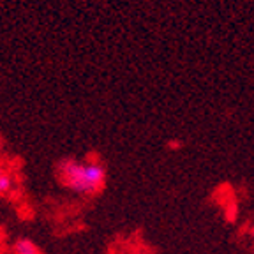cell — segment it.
<instances>
[{"label": "cell", "mask_w": 254, "mask_h": 254, "mask_svg": "<svg viewBox=\"0 0 254 254\" xmlns=\"http://www.w3.org/2000/svg\"><path fill=\"white\" fill-rule=\"evenodd\" d=\"M59 179L76 194H95L104 187L106 170L97 161L65 159L59 164Z\"/></svg>", "instance_id": "obj_1"}, {"label": "cell", "mask_w": 254, "mask_h": 254, "mask_svg": "<svg viewBox=\"0 0 254 254\" xmlns=\"http://www.w3.org/2000/svg\"><path fill=\"white\" fill-rule=\"evenodd\" d=\"M12 254H41V251L32 240H28V238H20V240L12 246Z\"/></svg>", "instance_id": "obj_2"}, {"label": "cell", "mask_w": 254, "mask_h": 254, "mask_svg": "<svg viewBox=\"0 0 254 254\" xmlns=\"http://www.w3.org/2000/svg\"><path fill=\"white\" fill-rule=\"evenodd\" d=\"M12 186H14L12 175L5 170H0V194H7V192H11Z\"/></svg>", "instance_id": "obj_3"}]
</instances>
